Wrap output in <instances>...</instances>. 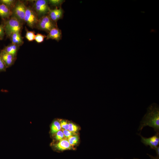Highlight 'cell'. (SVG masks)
I'll use <instances>...</instances> for the list:
<instances>
[{
    "mask_svg": "<svg viewBox=\"0 0 159 159\" xmlns=\"http://www.w3.org/2000/svg\"><path fill=\"white\" fill-rule=\"evenodd\" d=\"M146 126L152 127L156 132H159V109L155 104H151L148 108L146 113L140 122L138 131L140 133Z\"/></svg>",
    "mask_w": 159,
    "mask_h": 159,
    "instance_id": "1",
    "label": "cell"
},
{
    "mask_svg": "<svg viewBox=\"0 0 159 159\" xmlns=\"http://www.w3.org/2000/svg\"><path fill=\"white\" fill-rule=\"evenodd\" d=\"M3 24L5 34L10 38L11 35L15 32L21 33L23 28V23L14 17H11L4 21Z\"/></svg>",
    "mask_w": 159,
    "mask_h": 159,
    "instance_id": "2",
    "label": "cell"
},
{
    "mask_svg": "<svg viewBox=\"0 0 159 159\" xmlns=\"http://www.w3.org/2000/svg\"><path fill=\"white\" fill-rule=\"evenodd\" d=\"M57 27V23L53 21L47 14L39 18L35 27L48 33L52 29Z\"/></svg>",
    "mask_w": 159,
    "mask_h": 159,
    "instance_id": "3",
    "label": "cell"
},
{
    "mask_svg": "<svg viewBox=\"0 0 159 159\" xmlns=\"http://www.w3.org/2000/svg\"><path fill=\"white\" fill-rule=\"evenodd\" d=\"M33 8L39 18L48 14L51 9L49 6V0H35Z\"/></svg>",
    "mask_w": 159,
    "mask_h": 159,
    "instance_id": "4",
    "label": "cell"
},
{
    "mask_svg": "<svg viewBox=\"0 0 159 159\" xmlns=\"http://www.w3.org/2000/svg\"><path fill=\"white\" fill-rule=\"evenodd\" d=\"M39 17L34 10L30 6H26L24 18V21L30 28L36 27L39 20Z\"/></svg>",
    "mask_w": 159,
    "mask_h": 159,
    "instance_id": "5",
    "label": "cell"
},
{
    "mask_svg": "<svg viewBox=\"0 0 159 159\" xmlns=\"http://www.w3.org/2000/svg\"><path fill=\"white\" fill-rule=\"evenodd\" d=\"M26 6L22 1H17L12 10L11 16L14 17L23 23L25 13Z\"/></svg>",
    "mask_w": 159,
    "mask_h": 159,
    "instance_id": "6",
    "label": "cell"
},
{
    "mask_svg": "<svg viewBox=\"0 0 159 159\" xmlns=\"http://www.w3.org/2000/svg\"><path fill=\"white\" fill-rule=\"evenodd\" d=\"M51 146L54 150L62 152L68 150H73L74 148L69 144L67 139L64 138L59 141L51 143Z\"/></svg>",
    "mask_w": 159,
    "mask_h": 159,
    "instance_id": "7",
    "label": "cell"
},
{
    "mask_svg": "<svg viewBox=\"0 0 159 159\" xmlns=\"http://www.w3.org/2000/svg\"><path fill=\"white\" fill-rule=\"evenodd\" d=\"M141 138V142L147 146H149L151 149H154L159 145V132H156L153 136L146 138L143 137L140 134H138Z\"/></svg>",
    "mask_w": 159,
    "mask_h": 159,
    "instance_id": "8",
    "label": "cell"
},
{
    "mask_svg": "<svg viewBox=\"0 0 159 159\" xmlns=\"http://www.w3.org/2000/svg\"><path fill=\"white\" fill-rule=\"evenodd\" d=\"M64 13V10L61 7H55L54 9H51L48 15L53 21L57 23L59 20L63 18Z\"/></svg>",
    "mask_w": 159,
    "mask_h": 159,
    "instance_id": "9",
    "label": "cell"
},
{
    "mask_svg": "<svg viewBox=\"0 0 159 159\" xmlns=\"http://www.w3.org/2000/svg\"><path fill=\"white\" fill-rule=\"evenodd\" d=\"M0 55L7 68L13 65L16 59V57L6 53L3 49L0 52Z\"/></svg>",
    "mask_w": 159,
    "mask_h": 159,
    "instance_id": "10",
    "label": "cell"
},
{
    "mask_svg": "<svg viewBox=\"0 0 159 159\" xmlns=\"http://www.w3.org/2000/svg\"><path fill=\"white\" fill-rule=\"evenodd\" d=\"M48 34L46 37L47 40L52 39L59 42L62 37L61 30L58 27L52 29Z\"/></svg>",
    "mask_w": 159,
    "mask_h": 159,
    "instance_id": "11",
    "label": "cell"
},
{
    "mask_svg": "<svg viewBox=\"0 0 159 159\" xmlns=\"http://www.w3.org/2000/svg\"><path fill=\"white\" fill-rule=\"evenodd\" d=\"M12 15V10L5 5L0 3V16L5 21L9 19Z\"/></svg>",
    "mask_w": 159,
    "mask_h": 159,
    "instance_id": "12",
    "label": "cell"
},
{
    "mask_svg": "<svg viewBox=\"0 0 159 159\" xmlns=\"http://www.w3.org/2000/svg\"><path fill=\"white\" fill-rule=\"evenodd\" d=\"M9 38L11 42V43L19 47L22 45L24 43V38L21 36L20 33H14L11 35Z\"/></svg>",
    "mask_w": 159,
    "mask_h": 159,
    "instance_id": "13",
    "label": "cell"
},
{
    "mask_svg": "<svg viewBox=\"0 0 159 159\" xmlns=\"http://www.w3.org/2000/svg\"><path fill=\"white\" fill-rule=\"evenodd\" d=\"M62 130L59 119L53 120L50 126L49 131L51 136L52 137L56 133Z\"/></svg>",
    "mask_w": 159,
    "mask_h": 159,
    "instance_id": "14",
    "label": "cell"
},
{
    "mask_svg": "<svg viewBox=\"0 0 159 159\" xmlns=\"http://www.w3.org/2000/svg\"><path fill=\"white\" fill-rule=\"evenodd\" d=\"M19 47L11 43L6 47L3 49L6 53L16 57Z\"/></svg>",
    "mask_w": 159,
    "mask_h": 159,
    "instance_id": "15",
    "label": "cell"
},
{
    "mask_svg": "<svg viewBox=\"0 0 159 159\" xmlns=\"http://www.w3.org/2000/svg\"><path fill=\"white\" fill-rule=\"evenodd\" d=\"M67 139L70 145L74 148L80 142V137L78 133L70 137Z\"/></svg>",
    "mask_w": 159,
    "mask_h": 159,
    "instance_id": "16",
    "label": "cell"
},
{
    "mask_svg": "<svg viewBox=\"0 0 159 159\" xmlns=\"http://www.w3.org/2000/svg\"><path fill=\"white\" fill-rule=\"evenodd\" d=\"M53 142L54 143L65 138L62 130H61L56 133L52 137Z\"/></svg>",
    "mask_w": 159,
    "mask_h": 159,
    "instance_id": "17",
    "label": "cell"
},
{
    "mask_svg": "<svg viewBox=\"0 0 159 159\" xmlns=\"http://www.w3.org/2000/svg\"><path fill=\"white\" fill-rule=\"evenodd\" d=\"M68 130L74 133H78L80 129V127L74 123L69 121Z\"/></svg>",
    "mask_w": 159,
    "mask_h": 159,
    "instance_id": "18",
    "label": "cell"
},
{
    "mask_svg": "<svg viewBox=\"0 0 159 159\" xmlns=\"http://www.w3.org/2000/svg\"><path fill=\"white\" fill-rule=\"evenodd\" d=\"M16 1L14 0H0V3L3 4L12 10Z\"/></svg>",
    "mask_w": 159,
    "mask_h": 159,
    "instance_id": "19",
    "label": "cell"
},
{
    "mask_svg": "<svg viewBox=\"0 0 159 159\" xmlns=\"http://www.w3.org/2000/svg\"><path fill=\"white\" fill-rule=\"evenodd\" d=\"M35 34L34 31H28L26 29L25 37L26 39L29 42L33 41L35 39Z\"/></svg>",
    "mask_w": 159,
    "mask_h": 159,
    "instance_id": "20",
    "label": "cell"
},
{
    "mask_svg": "<svg viewBox=\"0 0 159 159\" xmlns=\"http://www.w3.org/2000/svg\"><path fill=\"white\" fill-rule=\"evenodd\" d=\"M65 1L63 0H49V3L52 6L59 8L61 7L62 5Z\"/></svg>",
    "mask_w": 159,
    "mask_h": 159,
    "instance_id": "21",
    "label": "cell"
},
{
    "mask_svg": "<svg viewBox=\"0 0 159 159\" xmlns=\"http://www.w3.org/2000/svg\"><path fill=\"white\" fill-rule=\"evenodd\" d=\"M47 36L40 34L37 33L35 35L34 40L38 43H41L43 42L45 38H46Z\"/></svg>",
    "mask_w": 159,
    "mask_h": 159,
    "instance_id": "22",
    "label": "cell"
},
{
    "mask_svg": "<svg viewBox=\"0 0 159 159\" xmlns=\"http://www.w3.org/2000/svg\"><path fill=\"white\" fill-rule=\"evenodd\" d=\"M62 129L68 130L69 121L64 119H59Z\"/></svg>",
    "mask_w": 159,
    "mask_h": 159,
    "instance_id": "23",
    "label": "cell"
},
{
    "mask_svg": "<svg viewBox=\"0 0 159 159\" xmlns=\"http://www.w3.org/2000/svg\"><path fill=\"white\" fill-rule=\"evenodd\" d=\"M65 138L67 139L70 137L75 135L76 134L73 132H72L69 130H65L64 129H62Z\"/></svg>",
    "mask_w": 159,
    "mask_h": 159,
    "instance_id": "24",
    "label": "cell"
},
{
    "mask_svg": "<svg viewBox=\"0 0 159 159\" xmlns=\"http://www.w3.org/2000/svg\"><path fill=\"white\" fill-rule=\"evenodd\" d=\"M7 67L1 58L0 55V72L6 71Z\"/></svg>",
    "mask_w": 159,
    "mask_h": 159,
    "instance_id": "25",
    "label": "cell"
},
{
    "mask_svg": "<svg viewBox=\"0 0 159 159\" xmlns=\"http://www.w3.org/2000/svg\"><path fill=\"white\" fill-rule=\"evenodd\" d=\"M5 35L4 25L3 24L0 25V39L1 40L4 38Z\"/></svg>",
    "mask_w": 159,
    "mask_h": 159,
    "instance_id": "26",
    "label": "cell"
},
{
    "mask_svg": "<svg viewBox=\"0 0 159 159\" xmlns=\"http://www.w3.org/2000/svg\"><path fill=\"white\" fill-rule=\"evenodd\" d=\"M154 150L155 151L157 154L156 156L159 157V146H157Z\"/></svg>",
    "mask_w": 159,
    "mask_h": 159,
    "instance_id": "27",
    "label": "cell"
},
{
    "mask_svg": "<svg viewBox=\"0 0 159 159\" xmlns=\"http://www.w3.org/2000/svg\"><path fill=\"white\" fill-rule=\"evenodd\" d=\"M147 154L149 156L150 159H159V157L157 156L155 157L148 154Z\"/></svg>",
    "mask_w": 159,
    "mask_h": 159,
    "instance_id": "28",
    "label": "cell"
},
{
    "mask_svg": "<svg viewBox=\"0 0 159 159\" xmlns=\"http://www.w3.org/2000/svg\"><path fill=\"white\" fill-rule=\"evenodd\" d=\"M133 159H139L138 158H134Z\"/></svg>",
    "mask_w": 159,
    "mask_h": 159,
    "instance_id": "29",
    "label": "cell"
},
{
    "mask_svg": "<svg viewBox=\"0 0 159 159\" xmlns=\"http://www.w3.org/2000/svg\"></svg>",
    "mask_w": 159,
    "mask_h": 159,
    "instance_id": "30",
    "label": "cell"
}]
</instances>
